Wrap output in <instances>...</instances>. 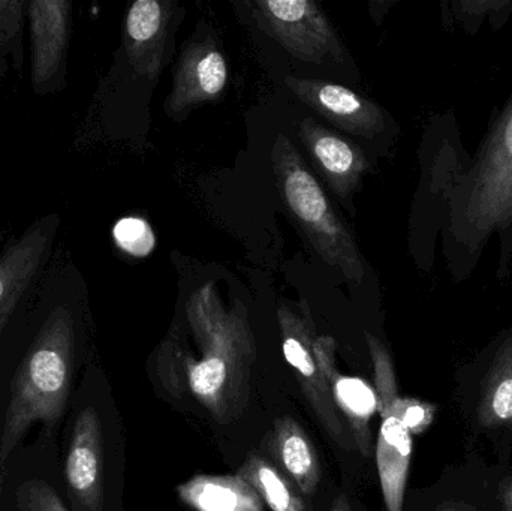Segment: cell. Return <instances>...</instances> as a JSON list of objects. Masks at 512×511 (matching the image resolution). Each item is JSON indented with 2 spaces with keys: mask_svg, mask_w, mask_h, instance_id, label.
Returning <instances> with one entry per match:
<instances>
[{
  "mask_svg": "<svg viewBox=\"0 0 512 511\" xmlns=\"http://www.w3.org/2000/svg\"><path fill=\"white\" fill-rule=\"evenodd\" d=\"M277 320L282 333L283 356L295 372L313 413L337 446L351 450L354 440L343 425L342 417L331 399L327 381L316 362L313 351L316 333L310 312L306 308V314L298 315L289 306L280 305Z\"/></svg>",
  "mask_w": 512,
  "mask_h": 511,
  "instance_id": "52a82bcc",
  "label": "cell"
},
{
  "mask_svg": "<svg viewBox=\"0 0 512 511\" xmlns=\"http://www.w3.org/2000/svg\"><path fill=\"white\" fill-rule=\"evenodd\" d=\"M239 476L255 489L271 511H310L289 480L259 456H251L240 468Z\"/></svg>",
  "mask_w": 512,
  "mask_h": 511,
  "instance_id": "ac0fdd59",
  "label": "cell"
},
{
  "mask_svg": "<svg viewBox=\"0 0 512 511\" xmlns=\"http://www.w3.org/2000/svg\"><path fill=\"white\" fill-rule=\"evenodd\" d=\"M484 422L498 425L512 420V348H505L487 384L483 404Z\"/></svg>",
  "mask_w": 512,
  "mask_h": 511,
  "instance_id": "ffe728a7",
  "label": "cell"
},
{
  "mask_svg": "<svg viewBox=\"0 0 512 511\" xmlns=\"http://www.w3.org/2000/svg\"><path fill=\"white\" fill-rule=\"evenodd\" d=\"M333 511H349L348 504H346L345 500H337Z\"/></svg>",
  "mask_w": 512,
  "mask_h": 511,
  "instance_id": "cb8c5ba5",
  "label": "cell"
},
{
  "mask_svg": "<svg viewBox=\"0 0 512 511\" xmlns=\"http://www.w3.org/2000/svg\"><path fill=\"white\" fill-rule=\"evenodd\" d=\"M262 32L303 62H340L345 48L327 14L312 0H254L248 3Z\"/></svg>",
  "mask_w": 512,
  "mask_h": 511,
  "instance_id": "8992f818",
  "label": "cell"
},
{
  "mask_svg": "<svg viewBox=\"0 0 512 511\" xmlns=\"http://www.w3.org/2000/svg\"><path fill=\"white\" fill-rule=\"evenodd\" d=\"M298 138L331 191L351 198L370 167L360 147L310 117L298 123Z\"/></svg>",
  "mask_w": 512,
  "mask_h": 511,
  "instance_id": "7c38bea8",
  "label": "cell"
},
{
  "mask_svg": "<svg viewBox=\"0 0 512 511\" xmlns=\"http://www.w3.org/2000/svg\"><path fill=\"white\" fill-rule=\"evenodd\" d=\"M173 5L161 0H137L123 21L122 48L135 75L155 80L164 68Z\"/></svg>",
  "mask_w": 512,
  "mask_h": 511,
  "instance_id": "4fadbf2b",
  "label": "cell"
},
{
  "mask_svg": "<svg viewBox=\"0 0 512 511\" xmlns=\"http://www.w3.org/2000/svg\"><path fill=\"white\" fill-rule=\"evenodd\" d=\"M18 511H69L44 480H27L17 491Z\"/></svg>",
  "mask_w": 512,
  "mask_h": 511,
  "instance_id": "7402d4cb",
  "label": "cell"
},
{
  "mask_svg": "<svg viewBox=\"0 0 512 511\" xmlns=\"http://www.w3.org/2000/svg\"><path fill=\"white\" fill-rule=\"evenodd\" d=\"M508 503H510V510L512 511V485L510 488V494H508Z\"/></svg>",
  "mask_w": 512,
  "mask_h": 511,
  "instance_id": "d4e9b609",
  "label": "cell"
},
{
  "mask_svg": "<svg viewBox=\"0 0 512 511\" xmlns=\"http://www.w3.org/2000/svg\"><path fill=\"white\" fill-rule=\"evenodd\" d=\"M26 26L27 0H0V78H5L11 68L21 74Z\"/></svg>",
  "mask_w": 512,
  "mask_h": 511,
  "instance_id": "d6986e66",
  "label": "cell"
},
{
  "mask_svg": "<svg viewBox=\"0 0 512 511\" xmlns=\"http://www.w3.org/2000/svg\"><path fill=\"white\" fill-rule=\"evenodd\" d=\"M271 164L283 204L316 254L342 273L349 284L360 285L366 269L354 234L286 135H277Z\"/></svg>",
  "mask_w": 512,
  "mask_h": 511,
  "instance_id": "3957f363",
  "label": "cell"
},
{
  "mask_svg": "<svg viewBox=\"0 0 512 511\" xmlns=\"http://www.w3.org/2000/svg\"><path fill=\"white\" fill-rule=\"evenodd\" d=\"M512 207V111L478 180V215L496 218Z\"/></svg>",
  "mask_w": 512,
  "mask_h": 511,
  "instance_id": "2e32d148",
  "label": "cell"
},
{
  "mask_svg": "<svg viewBox=\"0 0 512 511\" xmlns=\"http://www.w3.org/2000/svg\"><path fill=\"white\" fill-rule=\"evenodd\" d=\"M68 494L77 511L104 507V441L95 408L78 414L72 429L65 467Z\"/></svg>",
  "mask_w": 512,
  "mask_h": 511,
  "instance_id": "9c48e42d",
  "label": "cell"
},
{
  "mask_svg": "<svg viewBox=\"0 0 512 511\" xmlns=\"http://www.w3.org/2000/svg\"><path fill=\"white\" fill-rule=\"evenodd\" d=\"M255 362L248 309L240 302L225 306L209 282L189 297L183 323L159 347L156 369L170 395L191 396L216 422L230 425L248 407Z\"/></svg>",
  "mask_w": 512,
  "mask_h": 511,
  "instance_id": "6da1fadb",
  "label": "cell"
},
{
  "mask_svg": "<svg viewBox=\"0 0 512 511\" xmlns=\"http://www.w3.org/2000/svg\"><path fill=\"white\" fill-rule=\"evenodd\" d=\"M114 239L123 251L135 257L150 254L155 246V236L150 225L140 218H125L117 222Z\"/></svg>",
  "mask_w": 512,
  "mask_h": 511,
  "instance_id": "44dd1931",
  "label": "cell"
},
{
  "mask_svg": "<svg viewBox=\"0 0 512 511\" xmlns=\"http://www.w3.org/2000/svg\"><path fill=\"white\" fill-rule=\"evenodd\" d=\"M228 83L224 54L212 38H195L183 47L167 99L171 116L183 114L203 102L221 98Z\"/></svg>",
  "mask_w": 512,
  "mask_h": 511,
  "instance_id": "8fae6325",
  "label": "cell"
},
{
  "mask_svg": "<svg viewBox=\"0 0 512 511\" xmlns=\"http://www.w3.org/2000/svg\"><path fill=\"white\" fill-rule=\"evenodd\" d=\"M62 218L48 213L35 219L0 249V341L18 315L35 300L56 258Z\"/></svg>",
  "mask_w": 512,
  "mask_h": 511,
  "instance_id": "277c9868",
  "label": "cell"
},
{
  "mask_svg": "<svg viewBox=\"0 0 512 511\" xmlns=\"http://www.w3.org/2000/svg\"><path fill=\"white\" fill-rule=\"evenodd\" d=\"M273 446L282 467L303 494L312 497L321 480V467L312 441L291 417L274 422Z\"/></svg>",
  "mask_w": 512,
  "mask_h": 511,
  "instance_id": "e0dca14e",
  "label": "cell"
},
{
  "mask_svg": "<svg viewBox=\"0 0 512 511\" xmlns=\"http://www.w3.org/2000/svg\"><path fill=\"white\" fill-rule=\"evenodd\" d=\"M285 84L307 107L348 134L373 138L384 129L381 108L342 84L295 77H286Z\"/></svg>",
  "mask_w": 512,
  "mask_h": 511,
  "instance_id": "30bf717a",
  "label": "cell"
},
{
  "mask_svg": "<svg viewBox=\"0 0 512 511\" xmlns=\"http://www.w3.org/2000/svg\"><path fill=\"white\" fill-rule=\"evenodd\" d=\"M366 339L375 371L376 398L381 414V428L376 444V467L387 511H403L411 465L412 434L394 407L399 392L390 354L372 333L367 332Z\"/></svg>",
  "mask_w": 512,
  "mask_h": 511,
  "instance_id": "5b68a950",
  "label": "cell"
},
{
  "mask_svg": "<svg viewBox=\"0 0 512 511\" xmlns=\"http://www.w3.org/2000/svg\"><path fill=\"white\" fill-rule=\"evenodd\" d=\"M394 407L411 434H420L432 423L433 408L423 402L415 401V399H403L397 395Z\"/></svg>",
  "mask_w": 512,
  "mask_h": 511,
  "instance_id": "603a6c76",
  "label": "cell"
},
{
  "mask_svg": "<svg viewBox=\"0 0 512 511\" xmlns=\"http://www.w3.org/2000/svg\"><path fill=\"white\" fill-rule=\"evenodd\" d=\"M83 282L72 261L54 258L39 285L38 324L12 383L0 438V470L35 423L53 428L65 411L77 353Z\"/></svg>",
  "mask_w": 512,
  "mask_h": 511,
  "instance_id": "7a4b0ae2",
  "label": "cell"
},
{
  "mask_svg": "<svg viewBox=\"0 0 512 511\" xmlns=\"http://www.w3.org/2000/svg\"><path fill=\"white\" fill-rule=\"evenodd\" d=\"M30 86L36 96L62 92L68 84L72 2L27 0Z\"/></svg>",
  "mask_w": 512,
  "mask_h": 511,
  "instance_id": "ba28073f",
  "label": "cell"
},
{
  "mask_svg": "<svg viewBox=\"0 0 512 511\" xmlns=\"http://www.w3.org/2000/svg\"><path fill=\"white\" fill-rule=\"evenodd\" d=\"M180 500L195 511H264V501L237 476H197L177 488Z\"/></svg>",
  "mask_w": 512,
  "mask_h": 511,
  "instance_id": "9a60e30c",
  "label": "cell"
},
{
  "mask_svg": "<svg viewBox=\"0 0 512 511\" xmlns=\"http://www.w3.org/2000/svg\"><path fill=\"white\" fill-rule=\"evenodd\" d=\"M316 362L327 381L337 411L351 426V437L361 455L370 456L369 422L378 410V398L360 378L339 374L336 366V341L331 336H316L313 342Z\"/></svg>",
  "mask_w": 512,
  "mask_h": 511,
  "instance_id": "5bb4252c",
  "label": "cell"
}]
</instances>
